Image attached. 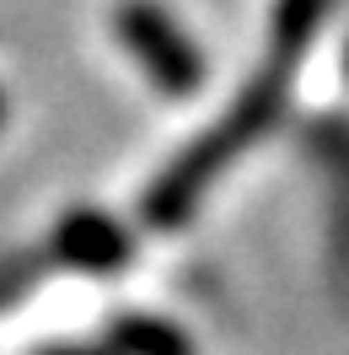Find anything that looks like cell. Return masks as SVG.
Here are the masks:
<instances>
[{
	"label": "cell",
	"instance_id": "obj_1",
	"mask_svg": "<svg viewBox=\"0 0 349 355\" xmlns=\"http://www.w3.org/2000/svg\"><path fill=\"white\" fill-rule=\"evenodd\" d=\"M118 38L129 44V54L151 70L167 92L199 87V70L204 65H199L194 44L183 38V27H177L161 6H151V0H124V6H118Z\"/></svg>",
	"mask_w": 349,
	"mask_h": 355
}]
</instances>
